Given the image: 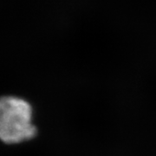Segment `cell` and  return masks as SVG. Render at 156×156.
<instances>
[{"mask_svg":"<svg viewBox=\"0 0 156 156\" xmlns=\"http://www.w3.org/2000/svg\"><path fill=\"white\" fill-rule=\"evenodd\" d=\"M36 134L32 108L28 101L15 96L0 97V140L9 144L19 143Z\"/></svg>","mask_w":156,"mask_h":156,"instance_id":"obj_1","label":"cell"}]
</instances>
